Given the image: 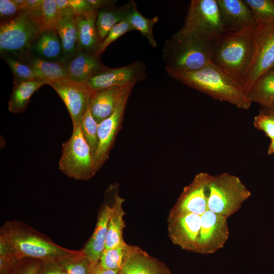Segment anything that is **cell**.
Segmentation results:
<instances>
[{"instance_id":"obj_1","label":"cell","mask_w":274,"mask_h":274,"mask_svg":"<svg viewBox=\"0 0 274 274\" xmlns=\"http://www.w3.org/2000/svg\"><path fill=\"white\" fill-rule=\"evenodd\" d=\"M167 74L174 79L216 100L229 102L243 110H248L251 106L242 85L213 62L196 71Z\"/></svg>"},{"instance_id":"obj_2","label":"cell","mask_w":274,"mask_h":274,"mask_svg":"<svg viewBox=\"0 0 274 274\" xmlns=\"http://www.w3.org/2000/svg\"><path fill=\"white\" fill-rule=\"evenodd\" d=\"M213 42L178 30L163 45L162 59L165 71L192 72L208 65L213 62Z\"/></svg>"},{"instance_id":"obj_3","label":"cell","mask_w":274,"mask_h":274,"mask_svg":"<svg viewBox=\"0 0 274 274\" xmlns=\"http://www.w3.org/2000/svg\"><path fill=\"white\" fill-rule=\"evenodd\" d=\"M0 239L20 258L57 259L78 251L56 244L25 222L16 220H8L3 224L0 228Z\"/></svg>"},{"instance_id":"obj_4","label":"cell","mask_w":274,"mask_h":274,"mask_svg":"<svg viewBox=\"0 0 274 274\" xmlns=\"http://www.w3.org/2000/svg\"><path fill=\"white\" fill-rule=\"evenodd\" d=\"M253 28L227 31L213 42V62L242 85L254 58Z\"/></svg>"},{"instance_id":"obj_5","label":"cell","mask_w":274,"mask_h":274,"mask_svg":"<svg viewBox=\"0 0 274 274\" xmlns=\"http://www.w3.org/2000/svg\"><path fill=\"white\" fill-rule=\"evenodd\" d=\"M43 30L41 10L22 11L19 15L0 23L1 56H21L29 52L35 39Z\"/></svg>"},{"instance_id":"obj_6","label":"cell","mask_w":274,"mask_h":274,"mask_svg":"<svg viewBox=\"0 0 274 274\" xmlns=\"http://www.w3.org/2000/svg\"><path fill=\"white\" fill-rule=\"evenodd\" d=\"M208 188V210L227 218L251 195L239 177L228 173L211 175Z\"/></svg>"},{"instance_id":"obj_7","label":"cell","mask_w":274,"mask_h":274,"mask_svg":"<svg viewBox=\"0 0 274 274\" xmlns=\"http://www.w3.org/2000/svg\"><path fill=\"white\" fill-rule=\"evenodd\" d=\"M73 128L71 137L62 144L58 169L68 178L87 181L98 169L91 150L82 134L80 125Z\"/></svg>"},{"instance_id":"obj_8","label":"cell","mask_w":274,"mask_h":274,"mask_svg":"<svg viewBox=\"0 0 274 274\" xmlns=\"http://www.w3.org/2000/svg\"><path fill=\"white\" fill-rule=\"evenodd\" d=\"M179 31L214 40L229 31L217 0H192L183 27Z\"/></svg>"},{"instance_id":"obj_9","label":"cell","mask_w":274,"mask_h":274,"mask_svg":"<svg viewBox=\"0 0 274 274\" xmlns=\"http://www.w3.org/2000/svg\"><path fill=\"white\" fill-rule=\"evenodd\" d=\"M253 36L254 58L242 84L247 95L253 84L274 67V25L257 23Z\"/></svg>"},{"instance_id":"obj_10","label":"cell","mask_w":274,"mask_h":274,"mask_svg":"<svg viewBox=\"0 0 274 274\" xmlns=\"http://www.w3.org/2000/svg\"><path fill=\"white\" fill-rule=\"evenodd\" d=\"M201 216L170 210L167 218L168 235L172 242L184 250L197 253Z\"/></svg>"},{"instance_id":"obj_11","label":"cell","mask_w":274,"mask_h":274,"mask_svg":"<svg viewBox=\"0 0 274 274\" xmlns=\"http://www.w3.org/2000/svg\"><path fill=\"white\" fill-rule=\"evenodd\" d=\"M200 218L197 253L214 254L222 249L228 239V218L209 210L201 215Z\"/></svg>"},{"instance_id":"obj_12","label":"cell","mask_w":274,"mask_h":274,"mask_svg":"<svg viewBox=\"0 0 274 274\" xmlns=\"http://www.w3.org/2000/svg\"><path fill=\"white\" fill-rule=\"evenodd\" d=\"M64 103L70 114L73 127L80 126L90 104L93 91L84 84L68 78L49 83Z\"/></svg>"},{"instance_id":"obj_13","label":"cell","mask_w":274,"mask_h":274,"mask_svg":"<svg viewBox=\"0 0 274 274\" xmlns=\"http://www.w3.org/2000/svg\"><path fill=\"white\" fill-rule=\"evenodd\" d=\"M147 76L146 67L140 60L117 68L106 67L90 77L85 83L92 91H97L115 86L135 84Z\"/></svg>"},{"instance_id":"obj_14","label":"cell","mask_w":274,"mask_h":274,"mask_svg":"<svg viewBox=\"0 0 274 274\" xmlns=\"http://www.w3.org/2000/svg\"><path fill=\"white\" fill-rule=\"evenodd\" d=\"M131 91L127 92L122 97L115 110L110 116L98 123V145L94 155L98 169L108 157Z\"/></svg>"},{"instance_id":"obj_15","label":"cell","mask_w":274,"mask_h":274,"mask_svg":"<svg viewBox=\"0 0 274 274\" xmlns=\"http://www.w3.org/2000/svg\"><path fill=\"white\" fill-rule=\"evenodd\" d=\"M211 175L197 174L192 182L186 186L172 210L188 212L202 215L208 210V184Z\"/></svg>"},{"instance_id":"obj_16","label":"cell","mask_w":274,"mask_h":274,"mask_svg":"<svg viewBox=\"0 0 274 274\" xmlns=\"http://www.w3.org/2000/svg\"><path fill=\"white\" fill-rule=\"evenodd\" d=\"M108 194L106 192L105 199L98 212L96 224L93 232L81 250L90 261L92 265L98 263L105 249L108 223L111 204Z\"/></svg>"},{"instance_id":"obj_17","label":"cell","mask_w":274,"mask_h":274,"mask_svg":"<svg viewBox=\"0 0 274 274\" xmlns=\"http://www.w3.org/2000/svg\"><path fill=\"white\" fill-rule=\"evenodd\" d=\"M221 16L228 31L254 27L257 21L249 7L243 0H217Z\"/></svg>"},{"instance_id":"obj_18","label":"cell","mask_w":274,"mask_h":274,"mask_svg":"<svg viewBox=\"0 0 274 274\" xmlns=\"http://www.w3.org/2000/svg\"><path fill=\"white\" fill-rule=\"evenodd\" d=\"M134 85L128 84L93 91L89 107L95 121L98 123L110 116L122 97L127 92L131 91Z\"/></svg>"},{"instance_id":"obj_19","label":"cell","mask_w":274,"mask_h":274,"mask_svg":"<svg viewBox=\"0 0 274 274\" xmlns=\"http://www.w3.org/2000/svg\"><path fill=\"white\" fill-rule=\"evenodd\" d=\"M118 274H172V272L164 262L136 246Z\"/></svg>"},{"instance_id":"obj_20","label":"cell","mask_w":274,"mask_h":274,"mask_svg":"<svg viewBox=\"0 0 274 274\" xmlns=\"http://www.w3.org/2000/svg\"><path fill=\"white\" fill-rule=\"evenodd\" d=\"M65 65L67 78L82 84L106 67L99 55L80 51Z\"/></svg>"},{"instance_id":"obj_21","label":"cell","mask_w":274,"mask_h":274,"mask_svg":"<svg viewBox=\"0 0 274 274\" xmlns=\"http://www.w3.org/2000/svg\"><path fill=\"white\" fill-rule=\"evenodd\" d=\"M96 20V11L83 16H76L78 51L97 54L101 42L98 34Z\"/></svg>"},{"instance_id":"obj_22","label":"cell","mask_w":274,"mask_h":274,"mask_svg":"<svg viewBox=\"0 0 274 274\" xmlns=\"http://www.w3.org/2000/svg\"><path fill=\"white\" fill-rule=\"evenodd\" d=\"M61 18L56 28L63 49L62 62L65 63L77 53L78 35L75 23L76 14L68 7L60 12Z\"/></svg>"},{"instance_id":"obj_23","label":"cell","mask_w":274,"mask_h":274,"mask_svg":"<svg viewBox=\"0 0 274 274\" xmlns=\"http://www.w3.org/2000/svg\"><path fill=\"white\" fill-rule=\"evenodd\" d=\"M29 53L46 60L62 62L63 49L57 31L43 30L32 42Z\"/></svg>"},{"instance_id":"obj_24","label":"cell","mask_w":274,"mask_h":274,"mask_svg":"<svg viewBox=\"0 0 274 274\" xmlns=\"http://www.w3.org/2000/svg\"><path fill=\"white\" fill-rule=\"evenodd\" d=\"M124 201V198L118 195L117 190L116 188L111 204L105 249L126 244L123 237V229L125 227L124 220L125 212L123 208Z\"/></svg>"},{"instance_id":"obj_25","label":"cell","mask_w":274,"mask_h":274,"mask_svg":"<svg viewBox=\"0 0 274 274\" xmlns=\"http://www.w3.org/2000/svg\"><path fill=\"white\" fill-rule=\"evenodd\" d=\"M134 3L131 0L122 6L113 5L96 11V26L101 43L113 27L127 19Z\"/></svg>"},{"instance_id":"obj_26","label":"cell","mask_w":274,"mask_h":274,"mask_svg":"<svg viewBox=\"0 0 274 274\" xmlns=\"http://www.w3.org/2000/svg\"><path fill=\"white\" fill-rule=\"evenodd\" d=\"M19 57L22 58L31 67L39 79L46 81L48 84L67 78L65 63L61 61L46 60L29 52Z\"/></svg>"},{"instance_id":"obj_27","label":"cell","mask_w":274,"mask_h":274,"mask_svg":"<svg viewBox=\"0 0 274 274\" xmlns=\"http://www.w3.org/2000/svg\"><path fill=\"white\" fill-rule=\"evenodd\" d=\"M45 84H48V82L41 79H35L13 84L8 102L9 111L13 114L24 111L30 101L32 94Z\"/></svg>"},{"instance_id":"obj_28","label":"cell","mask_w":274,"mask_h":274,"mask_svg":"<svg viewBox=\"0 0 274 274\" xmlns=\"http://www.w3.org/2000/svg\"><path fill=\"white\" fill-rule=\"evenodd\" d=\"M247 96L251 103L257 102L262 108L274 105V67L253 84Z\"/></svg>"},{"instance_id":"obj_29","label":"cell","mask_w":274,"mask_h":274,"mask_svg":"<svg viewBox=\"0 0 274 274\" xmlns=\"http://www.w3.org/2000/svg\"><path fill=\"white\" fill-rule=\"evenodd\" d=\"M127 20L134 30L139 31L147 38L152 47H157V44L153 35V27L159 20L158 16L152 18L145 17L139 12L136 4L134 2Z\"/></svg>"},{"instance_id":"obj_30","label":"cell","mask_w":274,"mask_h":274,"mask_svg":"<svg viewBox=\"0 0 274 274\" xmlns=\"http://www.w3.org/2000/svg\"><path fill=\"white\" fill-rule=\"evenodd\" d=\"M135 247L126 243L122 246L105 249L98 263L104 268L120 270Z\"/></svg>"},{"instance_id":"obj_31","label":"cell","mask_w":274,"mask_h":274,"mask_svg":"<svg viewBox=\"0 0 274 274\" xmlns=\"http://www.w3.org/2000/svg\"><path fill=\"white\" fill-rule=\"evenodd\" d=\"M1 57L12 71L13 84L40 79L31 67L22 58L10 55H4Z\"/></svg>"},{"instance_id":"obj_32","label":"cell","mask_w":274,"mask_h":274,"mask_svg":"<svg viewBox=\"0 0 274 274\" xmlns=\"http://www.w3.org/2000/svg\"><path fill=\"white\" fill-rule=\"evenodd\" d=\"M65 274H90L92 264L82 251L59 259Z\"/></svg>"},{"instance_id":"obj_33","label":"cell","mask_w":274,"mask_h":274,"mask_svg":"<svg viewBox=\"0 0 274 274\" xmlns=\"http://www.w3.org/2000/svg\"><path fill=\"white\" fill-rule=\"evenodd\" d=\"M257 23L274 25V1L245 0Z\"/></svg>"},{"instance_id":"obj_34","label":"cell","mask_w":274,"mask_h":274,"mask_svg":"<svg viewBox=\"0 0 274 274\" xmlns=\"http://www.w3.org/2000/svg\"><path fill=\"white\" fill-rule=\"evenodd\" d=\"M80 126L82 134L94 156L98 145V123L92 115L89 106L83 116Z\"/></svg>"},{"instance_id":"obj_35","label":"cell","mask_w":274,"mask_h":274,"mask_svg":"<svg viewBox=\"0 0 274 274\" xmlns=\"http://www.w3.org/2000/svg\"><path fill=\"white\" fill-rule=\"evenodd\" d=\"M61 16L56 0H43L41 8V22L43 30H56Z\"/></svg>"},{"instance_id":"obj_36","label":"cell","mask_w":274,"mask_h":274,"mask_svg":"<svg viewBox=\"0 0 274 274\" xmlns=\"http://www.w3.org/2000/svg\"><path fill=\"white\" fill-rule=\"evenodd\" d=\"M21 259L0 239V274H9Z\"/></svg>"},{"instance_id":"obj_37","label":"cell","mask_w":274,"mask_h":274,"mask_svg":"<svg viewBox=\"0 0 274 274\" xmlns=\"http://www.w3.org/2000/svg\"><path fill=\"white\" fill-rule=\"evenodd\" d=\"M132 30H134L127 19L116 24L108 32L101 44L97 54L100 56L111 43L125 33Z\"/></svg>"},{"instance_id":"obj_38","label":"cell","mask_w":274,"mask_h":274,"mask_svg":"<svg viewBox=\"0 0 274 274\" xmlns=\"http://www.w3.org/2000/svg\"><path fill=\"white\" fill-rule=\"evenodd\" d=\"M42 261L35 258L21 259L9 274H38Z\"/></svg>"},{"instance_id":"obj_39","label":"cell","mask_w":274,"mask_h":274,"mask_svg":"<svg viewBox=\"0 0 274 274\" xmlns=\"http://www.w3.org/2000/svg\"><path fill=\"white\" fill-rule=\"evenodd\" d=\"M255 128L265 133L270 140L274 139V115L261 112L254 118Z\"/></svg>"},{"instance_id":"obj_40","label":"cell","mask_w":274,"mask_h":274,"mask_svg":"<svg viewBox=\"0 0 274 274\" xmlns=\"http://www.w3.org/2000/svg\"><path fill=\"white\" fill-rule=\"evenodd\" d=\"M23 11L13 0L0 1V20L6 21L19 15Z\"/></svg>"},{"instance_id":"obj_41","label":"cell","mask_w":274,"mask_h":274,"mask_svg":"<svg viewBox=\"0 0 274 274\" xmlns=\"http://www.w3.org/2000/svg\"><path fill=\"white\" fill-rule=\"evenodd\" d=\"M38 274H65L59 259L43 260Z\"/></svg>"},{"instance_id":"obj_42","label":"cell","mask_w":274,"mask_h":274,"mask_svg":"<svg viewBox=\"0 0 274 274\" xmlns=\"http://www.w3.org/2000/svg\"><path fill=\"white\" fill-rule=\"evenodd\" d=\"M68 7L77 16H83L95 11L87 0H67Z\"/></svg>"},{"instance_id":"obj_43","label":"cell","mask_w":274,"mask_h":274,"mask_svg":"<svg viewBox=\"0 0 274 274\" xmlns=\"http://www.w3.org/2000/svg\"><path fill=\"white\" fill-rule=\"evenodd\" d=\"M43 0H26L23 11L36 13L41 10Z\"/></svg>"},{"instance_id":"obj_44","label":"cell","mask_w":274,"mask_h":274,"mask_svg":"<svg viewBox=\"0 0 274 274\" xmlns=\"http://www.w3.org/2000/svg\"><path fill=\"white\" fill-rule=\"evenodd\" d=\"M95 11H98L117 3L115 0H87Z\"/></svg>"},{"instance_id":"obj_45","label":"cell","mask_w":274,"mask_h":274,"mask_svg":"<svg viewBox=\"0 0 274 274\" xmlns=\"http://www.w3.org/2000/svg\"><path fill=\"white\" fill-rule=\"evenodd\" d=\"M119 271L104 268L98 263L92 266L90 274H118Z\"/></svg>"},{"instance_id":"obj_46","label":"cell","mask_w":274,"mask_h":274,"mask_svg":"<svg viewBox=\"0 0 274 274\" xmlns=\"http://www.w3.org/2000/svg\"><path fill=\"white\" fill-rule=\"evenodd\" d=\"M56 6L59 12H62L67 9L69 7L67 0H56Z\"/></svg>"},{"instance_id":"obj_47","label":"cell","mask_w":274,"mask_h":274,"mask_svg":"<svg viewBox=\"0 0 274 274\" xmlns=\"http://www.w3.org/2000/svg\"><path fill=\"white\" fill-rule=\"evenodd\" d=\"M260 112L274 115V105L268 108H262Z\"/></svg>"},{"instance_id":"obj_48","label":"cell","mask_w":274,"mask_h":274,"mask_svg":"<svg viewBox=\"0 0 274 274\" xmlns=\"http://www.w3.org/2000/svg\"><path fill=\"white\" fill-rule=\"evenodd\" d=\"M268 154L274 155V139L271 140L267 150Z\"/></svg>"}]
</instances>
